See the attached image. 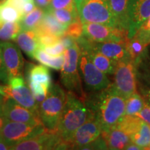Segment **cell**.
I'll return each mask as SVG.
<instances>
[{
  "instance_id": "cell-32",
  "label": "cell",
  "mask_w": 150,
  "mask_h": 150,
  "mask_svg": "<svg viewBox=\"0 0 150 150\" xmlns=\"http://www.w3.org/2000/svg\"><path fill=\"white\" fill-rule=\"evenodd\" d=\"M134 37H136L147 46L150 44V16L138 29Z\"/></svg>"
},
{
  "instance_id": "cell-36",
  "label": "cell",
  "mask_w": 150,
  "mask_h": 150,
  "mask_svg": "<svg viewBox=\"0 0 150 150\" xmlns=\"http://www.w3.org/2000/svg\"><path fill=\"white\" fill-rule=\"evenodd\" d=\"M0 80L1 81L4 82L5 83H8V76L3 59L2 48H1V41H0Z\"/></svg>"
},
{
  "instance_id": "cell-4",
  "label": "cell",
  "mask_w": 150,
  "mask_h": 150,
  "mask_svg": "<svg viewBox=\"0 0 150 150\" xmlns=\"http://www.w3.org/2000/svg\"><path fill=\"white\" fill-rule=\"evenodd\" d=\"M79 56L80 49L76 42L70 47L65 49L64 63L61 68V81L69 91L79 95L83 100L85 96L78 72Z\"/></svg>"
},
{
  "instance_id": "cell-18",
  "label": "cell",
  "mask_w": 150,
  "mask_h": 150,
  "mask_svg": "<svg viewBox=\"0 0 150 150\" xmlns=\"http://www.w3.org/2000/svg\"><path fill=\"white\" fill-rule=\"evenodd\" d=\"M101 136L106 142L107 149H125V147L131 142L130 137L117 127L102 131Z\"/></svg>"
},
{
  "instance_id": "cell-1",
  "label": "cell",
  "mask_w": 150,
  "mask_h": 150,
  "mask_svg": "<svg viewBox=\"0 0 150 150\" xmlns=\"http://www.w3.org/2000/svg\"><path fill=\"white\" fill-rule=\"evenodd\" d=\"M87 106L100 123L102 131H107L116 127L125 115V99L110 84L91 97Z\"/></svg>"
},
{
  "instance_id": "cell-23",
  "label": "cell",
  "mask_w": 150,
  "mask_h": 150,
  "mask_svg": "<svg viewBox=\"0 0 150 150\" xmlns=\"http://www.w3.org/2000/svg\"><path fill=\"white\" fill-rule=\"evenodd\" d=\"M142 120L137 115H125L120 120L116 127L130 137L140 128Z\"/></svg>"
},
{
  "instance_id": "cell-9",
  "label": "cell",
  "mask_w": 150,
  "mask_h": 150,
  "mask_svg": "<svg viewBox=\"0 0 150 150\" xmlns=\"http://www.w3.org/2000/svg\"><path fill=\"white\" fill-rule=\"evenodd\" d=\"M83 29L84 36L95 42H126L129 39L126 31L103 24L86 22Z\"/></svg>"
},
{
  "instance_id": "cell-25",
  "label": "cell",
  "mask_w": 150,
  "mask_h": 150,
  "mask_svg": "<svg viewBox=\"0 0 150 150\" xmlns=\"http://www.w3.org/2000/svg\"><path fill=\"white\" fill-rule=\"evenodd\" d=\"M20 22H5L0 27V41L8 42L15 40L22 31Z\"/></svg>"
},
{
  "instance_id": "cell-47",
  "label": "cell",
  "mask_w": 150,
  "mask_h": 150,
  "mask_svg": "<svg viewBox=\"0 0 150 150\" xmlns=\"http://www.w3.org/2000/svg\"><path fill=\"white\" fill-rule=\"evenodd\" d=\"M4 1H5V0H4V1H0V6L2 4H4Z\"/></svg>"
},
{
  "instance_id": "cell-41",
  "label": "cell",
  "mask_w": 150,
  "mask_h": 150,
  "mask_svg": "<svg viewBox=\"0 0 150 150\" xmlns=\"http://www.w3.org/2000/svg\"><path fill=\"white\" fill-rule=\"evenodd\" d=\"M35 8V3L34 1H29V2L24 4L23 6V16H24L25 15L29 13L33 10V8Z\"/></svg>"
},
{
  "instance_id": "cell-12",
  "label": "cell",
  "mask_w": 150,
  "mask_h": 150,
  "mask_svg": "<svg viewBox=\"0 0 150 150\" xmlns=\"http://www.w3.org/2000/svg\"><path fill=\"white\" fill-rule=\"evenodd\" d=\"M101 133L102 127L94 115V117L76 129L68 142L69 147L84 149L86 146L98 138Z\"/></svg>"
},
{
  "instance_id": "cell-35",
  "label": "cell",
  "mask_w": 150,
  "mask_h": 150,
  "mask_svg": "<svg viewBox=\"0 0 150 150\" xmlns=\"http://www.w3.org/2000/svg\"><path fill=\"white\" fill-rule=\"evenodd\" d=\"M39 47L42 48L45 47L51 46L60 41V36L54 35H45L38 37Z\"/></svg>"
},
{
  "instance_id": "cell-14",
  "label": "cell",
  "mask_w": 150,
  "mask_h": 150,
  "mask_svg": "<svg viewBox=\"0 0 150 150\" xmlns=\"http://www.w3.org/2000/svg\"><path fill=\"white\" fill-rule=\"evenodd\" d=\"M3 59L8 79L22 76L24 72V59L18 45L10 42H1Z\"/></svg>"
},
{
  "instance_id": "cell-46",
  "label": "cell",
  "mask_w": 150,
  "mask_h": 150,
  "mask_svg": "<svg viewBox=\"0 0 150 150\" xmlns=\"http://www.w3.org/2000/svg\"><path fill=\"white\" fill-rule=\"evenodd\" d=\"M145 149H147V150H150V144H149V145H148V146H147V147H146V148H145Z\"/></svg>"
},
{
  "instance_id": "cell-13",
  "label": "cell",
  "mask_w": 150,
  "mask_h": 150,
  "mask_svg": "<svg viewBox=\"0 0 150 150\" xmlns=\"http://www.w3.org/2000/svg\"><path fill=\"white\" fill-rule=\"evenodd\" d=\"M0 94L3 95L4 100L8 98L13 99L18 104L39 116V104L35 100L29 87L25 83L16 87H11L9 85L1 86Z\"/></svg>"
},
{
  "instance_id": "cell-11",
  "label": "cell",
  "mask_w": 150,
  "mask_h": 150,
  "mask_svg": "<svg viewBox=\"0 0 150 150\" xmlns=\"http://www.w3.org/2000/svg\"><path fill=\"white\" fill-rule=\"evenodd\" d=\"M128 38H132L150 16V0H129Z\"/></svg>"
},
{
  "instance_id": "cell-15",
  "label": "cell",
  "mask_w": 150,
  "mask_h": 150,
  "mask_svg": "<svg viewBox=\"0 0 150 150\" xmlns=\"http://www.w3.org/2000/svg\"><path fill=\"white\" fill-rule=\"evenodd\" d=\"M2 111L8 120L19 122L31 125L43 124L38 115L18 104L13 99L8 98L4 100L1 104Z\"/></svg>"
},
{
  "instance_id": "cell-24",
  "label": "cell",
  "mask_w": 150,
  "mask_h": 150,
  "mask_svg": "<svg viewBox=\"0 0 150 150\" xmlns=\"http://www.w3.org/2000/svg\"><path fill=\"white\" fill-rule=\"evenodd\" d=\"M45 13L44 9L35 6L33 10L25 15L20 23L22 30H33L38 25Z\"/></svg>"
},
{
  "instance_id": "cell-43",
  "label": "cell",
  "mask_w": 150,
  "mask_h": 150,
  "mask_svg": "<svg viewBox=\"0 0 150 150\" xmlns=\"http://www.w3.org/2000/svg\"><path fill=\"white\" fill-rule=\"evenodd\" d=\"M125 149H127V150H141L142 148L140 147L139 146L136 145V144L134 143V142H130L127 145L126 147H125Z\"/></svg>"
},
{
  "instance_id": "cell-26",
  "label": "cell",
  "mask_w": 150,
  "mask_h": 150,
  "mask_svg": "<svg viewBox=\"0 0 150 150\" xmlns=\"http://www.w3.org/2000/svg\"><path fill=\"white\" fill-rule=\"evenodd\" d=\"M130 139L131 142L141 147L142 149H145L150 144V125L142 121L140 128L131 135Z\"/></svg>"
},
{
  "instance_id": "cell-5",
  "label": "cell",
  "mask_w": 150,
  "mask_h": 150,
  "mask_svg": "<svg viewBox=\"0 0 150 150\" xmlns=\"http://www.w3.org/2000/svg\"><path fill=\"white\" fill-rule=\"evenodd\" d=\"M78 13L82 23L93 22L117 27L109 0H83Z\"/></svg>"
},
{
  "instance_id": "cell-28",
  "label": "cell",
  "mask_w": 150,
  "mask_h": 150,
  "mask_svg": "<svg viewBox=\"0 0 150 150\" xmlns=\"http://www.w3.org/2000/svg\"><path fill=\"white\" fill-rule=\"evenodd\" d=\"M126 47L131 60L136 63L139 61L147 46L136 37H133L126 41Z\"/></svg>"
},
{
  "instance_id": "cell-16",
  "label": "cell",
  "mask_w": 150,
  "mask_h": 150,
  "mask_svg": "<svg viewBox=\"0 0 150 150\" xmlns=\"http://www.w3.org/2000/svg\"><path fill=\"white\" fill-rule=\"evenodd\" d=\"M93 47L98 52L117 63L131 61L127 51L126 42H93Z\"/></svg>"
},
{
  "instance_id": "cell-44",
  "label": "cell",
  "mask_w": 150,
  "mask_h": 150,
  "mask_svg": "<svg viewBox=\"0 0 150 150\" xmlns=\"http://www.w3.org/2000/svg\"><path fill=\"white\" fill-rule=\"evenodd\" d=\"M74 4L75 5H76V8H77V10L80 8V6L81 5V4L83 3V0H74Z\"/></svg>"
},
{
  "instance_id": "cell-8",
  "label": "cell",
  "mask_w": 150,
  "mask_h": 150,
  "mask_svg": "<svg viewBox=\"0 0 150 150\" xmlns=\"http://www.w3.org/2000/svg\"><path fill=\"white\" fill-rule=\"evenodd\" d=\"M56 130L47 129L45 132L26 140L11 147V150H43L67 149Z\"/></svg>"
},
{
  "instance_id": "cell-38",
  "label": "cell",
  "mask_w": 150,
  "mask_h": 150,
  "mask_svg": "<svg viewBox=\"0 0 150 150\" xmlns=\"http://www.w3.org/2000/svg\"><path fill=\"white\" fill-rule=\"evenodd\" d=\"M5 4L11 5L20 11V13L23 16V6L25 4L24 0H5ZM24 17V16H23Z\"/></svg>"
},
{
  "instance_id": "cell-42",
  "label": "cell",
  "mask_w": 150,
  "mask_h": 150,
  "mask_svg": "<svg viewBox=\"0 0 150 150\" xmlns=\"http://www.w3.org/2000/svg\"><path fill=\"white\" fill-rule=\"evenodd\" d=\"M7 121V119L5 117L2 111V107H1V104H0V133H1V129H2L4 125Z\"/></svg>"
},
{
  "instance_id": "cell-6",
  "label": "cell",
  "mask_w": 150,
  "mask_h": 150,
  "mask_svg": "<svg viewBox=\"0 0 150 150\" xmlns=\"http://www.w3.org/2000/svg\"><path fill=\"white\" fill-rule=\"evenodd\" d=\"M47 129L43 124L31 125L7 120L0 133V137L11 149L12 146L38 136Z\"/></svg>"
},
{
  "instance_id": "cell-7",
  "label": "cell",
  "mask_w": 150,
  "mask_h": 150,
  "mask_svg": "<svg viewBox=\"0 0 150 150\" xmlns=\"http://www.w3.org/2000/svg\"><path fill=\"white\" fill-rule=\"evenodd\" d=\"M79 67L82 79L88 89L99 91L110 85V81L106 74L93 64L86 52L82 50H80Z\"/></svg>"
},
{
  "instance_id": "cell-37",
  "label": "cell",
  "mask_w": 150,
  "mask_h": 150,
  "mask_svg": "<svg viewBox=\"0 0 150 150\" xmlns=\"http://www.w3.org/2000/svg\"><path fill=\"white\" fill-rule=\"evenodd\" d=\"M136 115L150 125V103H145L141 110Z\"/></svg>"
},
{
  "instance_id": "cell-20",
  "label": "cell",
  "mask_w": 150,
  "mask_h": 150,
  "mask_svg": "<svg viewBox=\"0 0 150 150\" xmlns=\"http://www.w3.org/2000/svg\"><path fill=\"white\" fill-rule=\"evenodd\" d=\"M15 40L24 53L29 57L33 58V54L39 47L38 37L34 30H22Z\"/></svg>"
},
{
  "instance_id": "cell-19",
  "label": "cell",
  "mask_w": 150,
  "mask_h": 150,
  "mask_svg": "<svg viewBox=\"0 0 150 150\" xmlns=\"http://www.w3.org/2000/svg\"><path fill=\"white\" fill-rule=\"evenodd\" d=\"M26 67V79L27 83H36L50 88L52 76L50 70L44 65H35L27 63Z\"/></svg>"
},
{
  "instance_id": "cell-30",
  "label": "cell",
  "mask_w": 150,
  "mask_h": 150,
  "mask_svg": "<svg viewBox=\"0 0 150 150\" xmlns=\"http://www.w3.org/2000/svg\"><path fill=\"white\" fill-rule=\"evenodd\" d=\"M23 16L18 9L4 2L0 6V20L5 22H20Z\"/></svg>"
},
{
  "instance_id": "cell-31",
  "label": "cell",
  "mask_w": 150,
  "mask_h": 150,
  "mask_svg": "<svg viewBox=\"0 0 150 150\" xmlns=\"http://www.w3.org/2000/svg\"><path fill=\"white\" fill-rule=\"evenodd\" d=\"M63 34L72 38L75 40H78L81 37L83 36V23L81 21L79 17L76 20L72 22L70 25L67 26Z\"/></svg>"
},
{
  "instance_id": "cell-45",
  "label": "cell",
  "mask_w": 150,
  "mask_h": 150,
  "mask_svg": "<svg viewBox=\"0 0 150 150\" xmlns=\"http://www.w3.org/2000/svg\"><path fill=\"white\" fill-rule=\"evenodd\" d=\"M3 100H4V97H3V95H1V94H0V104H2Z\"/></svg>"
},
{
  "instance_id": "cell-27",
  "label": "cell",
  "mask_w": 150,
  "mask_h": 150,
  "mask_svg": "<svg viewBox=\"0 0 150 150\" xmlns=\"http://www.w3.org/2000/svg\"><path fill=\"white\" fill-rule=\"evenodd\" d=\"M46 10L50 11L62 24L67 27V26L76 20L79 16L77 8L74 9H46Z\"/></svg>"
},
{
  "instance_id": "cell-39",
  "label": "cell",
  "mask_w": 150,
  "mask_h": 150,
  "mask_svg": "<svg viewBox=\"0 0 150 150\" xmlns=\"http://www.w3.org/2000/svg\"><path fill=\"white\" fill-rule=\"evenodd\" d=\"M60 41L63 43V45H64L65 49L70 47L71 46H72L76 42V40H74L72 38L64 34L60 36Z\"/></svg>"
},
{
  "instance_id": "cell-22",
  "label": "cell",
  "mask_w": 150,
  "mask_h": 150,
  "mask_svg": "<svg viewBox=\"0 0 150 150\" xmlns=\"http://www.w3.org/2000/svg\"><path fill=\"white\" fill-rule=\"evenodd\" d=\"M33 59L41 64L47 66L54 70H61L64 63V54L54 56L47 54L44 50L38 47L33 54Z\"/></svg>"
},
{
  "instance_id": "cell-2",
  "label": "cell",
  "mask_w": 150,
  "mask_h": 150,
  "mask_svg": "<svg viewBox=\"0 0 150 150\" xmlns=\"http://www.w3.org/2000/svg\"><path fill=\"white\" fill-rule=\"evenodd\" d=\"M93 117V112L83 100L69 91L56 130L69 147L68 142L76 129Z\"/></svg>"
},
{
  "instance_id": "cell-10",
  "label": "cell",
  "mask_w": 150,
  "mask_h": 150,
  "mask_svg": "<svg viewBox=\"0 0 150 150\" xmlns=\"http://www.w3.org/2000/svg\"><path fill=\"white\" fill-rule=\"evenodd\" d=\"M135 63L133 61L117 63L115 74V82L112 84L118 93L126 99L136 93Z\"/></svg>"
},
{
  "instance_id": "cell-29",
  "label": "cell",
  "mask_w": 150,
  "mask_h": 150,
  "mask_svg": "<svg viewBox=\"0 0 150 150\" xmlns=\"http://www.w3.org/2000/svg\"><path fill=\"white\" fill-rule=\"evenodd\" d=\"M145 102L139 94L135 93L125 99V115H136L143 107Z\"/></svg>"
},
{
  "instance_id": "cell-3",
  "label": "cell",
  "mask_w": 150,
  "mask_h": 150,
  "mask_svg": "<svg viewBox=\"0 0 150 150\" xmlns=\"http://www.w3.org/2000/svg\"><path fill=\"white\" fill-rule=\"evenodd\" d=\"M67 93L58 83L51 85L47 97L39 104L38 113L43 125L50 130H56L66 100Z\"/></svg>"
},
{
  "instance_id": "cell-40",
  "label": "cell",
  "mask_w": 150,
  "mask_h": 150,
  "mask_svg": "<svg viewBox=\"0 0 150 150\" xmlns=\"http://www.w3.org/2000/svg\"><path fill=\"white\" fill-rule=\"evenodd\" d=\"M36 6L45 10L50 6L52 0H33Z\"/></svg>"
},
{
  "instance_id": "cell-34",
  "label": "cell",
  "mask_w": 150,
  "mask_h": 150,
  "mask_svg": "<svg viewBox=\"0 0 150 150\" xmlns=\"http://www.w3.org/2000/svg\"><path fill=\"white\" fill-rule=\"evenodd\" d=\"M41 49L44 50L47 54L54 56H57L62 55V54H64V52L65 50V47L61 41L56 43V44L52 45L51 46L45 47H42Z\"/></svg>"
},
{
  "instance_id": "cell-21",
  "label": "cell",
  "mask_w": 150,
  "mask_h": 150,
  "mask_svg": "<svg viewBox=\"0 0 150 150\" xmlns=\"http://www.w3.org/2000/svg\"><path fill=\"white\" fill-rule=\"evenodd\" d=\"M128 3L129 0H109L110 8L117 28L127 32L128 30Z\"/></svg>"
},
{
  "instance_id": "cell-33",
  "label": "cell",
  "mask_w": 150,
  "mask_h": 150,
  "mask_svg": "<svg viewBox=\"0 0 150 150\" xmlns=\"http://www.w3.org/2000/svg\"><path fill=\"white\" fill-rule=\"evenodd\" d=\"M76 8L74 0H52L50 6L47 9H74Z\"/></svg>"
},
{
  "instance_id": "cell-17",
  "label": "cell",
  "mask_w": 150,
  "mask_h": 150,
  "mask_svg": "<svg viewBox=\"0 0 150 150\" xmlns=\"http://www.w3.org/2000/svg\"><path fill=\"white\" fill-rule=\"evenodd\" d=\"M67 27L62 24L49 10H45V13L34 31L37 37L45 35H54L61 36L63 35Z\"/></svg>"
}]
</instances>
